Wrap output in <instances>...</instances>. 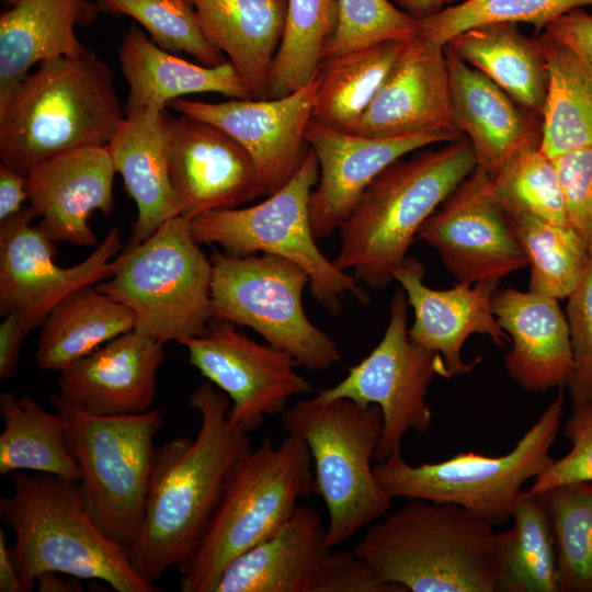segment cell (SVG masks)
<instances>
[{"mask_svg":"<svg viewBox=\"0 0 592 592\" xmlns=\"http://www.w3.org/2000/svg\"><path fill=\"white\" fill-rule=\"evenodd\" d=\"M27 200L26 177L0 164V221L19 213Z\"/></svg>","mask_w":592,"mask_h":592,"instance_id":"obj_50","label":"cell"},{"mask_svg":"<svg viewBox=\"0 0 592 592\" xmlns=\"http://www.w3.org/2000/svg\"><path fill=\"white\" fill-rule=\"evenodd\" d=\"M36 587L41 592H81L83 585L81 579L70 577L60 578L57 572H45L37 577Z\"/></svg>","mask_w":592,"mask_h":592,"instance_id":"obj_53","label":"cell"},{"mask_svg":"<svg viewBox=\"0 0 592 592\" xmlns=\"http://www.w3.org/2000/svg\"><path fill=\"white\" fill-rule=\"evenodd\" d=\"M511 519L512 527L499 532L500 592H558L556 544L545 494L524 490Z\"/></svg>","mask_w":592,"mask_h":592,"instance_id":"obj_36","label":"cell"},{"mask_svg":"<svg viewBox=\"0 0 592 592\" xmlns=\"http://www.w3.org/2000/svg\"><path fill=\"white\" fill-rule=\"evenodd\" d=\"M417 236L439 252L458 283L499 282L528 265L493 179L479 166L428 217Z\"/></svg>","mask_w":592,"mask_h":592,"instance_id":"obj_16","label":"cell"},{"mask_svg":"<svg viewBox=\"0 0 592 592\" xmlns=\"http://www.w3.org/2000/svg\"><path fill=\"white\" fill-rule=\"evenodd\" d=\"M236 325L213 319L206 330L181 344L189 362L230 399L228 419L246 432L255 431L266 415L282 414L291 398L308 394L311 384L288 353L261 344Z\"/></svg>","mask_w":592,"mask_h":592,"instance_id":"obj_14","label":"cell"},{"mask_svg":"<svg viewBox=\"0 0 592 592\" xmlns=\"http://www.w3.org/2000/svg\"><path fill=\"white\" fill-rule=\"evenodd\" d=\"M446 46L482 72L517 104L543 116L548 72L537 37L514 23H488L455 35Z\"/></svg>","mask_w":592,"mask_h":592,"instance_id":"obj_31","label":"cell"},{"mask_svg":"<svg viewBox=\"0 0 592 592\" xmlns=\"http://www.w3.org/2000/svg\"><path fill=\"white\" fill-rule=\"evenodd\" d=\"M314 493L307 444L287 435L278 446L270 437L244 452L226 479L220 499L190 559L180 570L182 592H214L227 565L276 533L300 499Z\"/></svg>","mask_w":592,"mask_h":592,"instance_id":"obj_6","label":"cell"},{"mask_svg":"<svg viewBox=\"0 0 592 592\" xmlns=\"http://www.w3.org/2000/svg\"><path fill=\"white\" fill-rule=\"evenodd\" d=\"M339 21L322 60L389 41L418 35V20L389 0H338Z\"/></svg>","mask_w":592,"mask_h":592,"instance_id":"obj_43","label":"cell"},{"mask_svg":"<svg viewBox=\"0 0 592 592\" xmlns=\"http://www.w3.org/2000/svg\"><path fill=\"white\" fill-rule=\"evenodd\" d=\"M453 116L469 139L477 166L491 177L517 151L542 143L543 118L445 46Z\"/></svg>","mask_w":592,"mask_h":592,"instance_id":"obj_25","label":"cell"},{"mask_svg":"<svg viewBox=\"0 0 592 592\" xmlns=\"http://www.w3.org/2000/svg\"><path fill=\"white\" fill-rule=\"evenodd\" d=\"M81 477L82 504L93 523L127 554L141 531L161 409L117 417H90L55 408Z\"/></svg>","mask_w":592,"mask_h":592,"instance_id":"obj_11","label":"cell"},{"mask_svg":"<svg viewBox=\"0 0 592 592\" xmlns=\"http://www.w3.org/2000/svg\"><path fill=\"white\" fill-rule=\"evenodd\" d=\"M544 494L555 536L558 592H592V481Z\"/></svg>","mask_w":592,"mask_h":592,"instance_id":"obj_39","label":"cell"},{"mask_svg":"<svg viewBox=\"0 0 592 592\" xmlns=\"http://www.w3.org/2000/svg\"><path fill=\"white\" fill-rule=\"evenodd\" d=\"M287 435L303 440L314 467V492L328 511L326 542L334 548L387 514L392 498L374 473L383 417L376 405L346 398L300 400L281 414Z\"/></svg>","mask_w":592,"mask_h":592,"instance_id":"obj_7","label":"cell"},{"mask_svg":"<svg viewBox=\"0 0 592 592\" xmlns=\"http://www.w3.org/2000/svg\"><path fill=\"white\" fill-rule=\"evenodd\" d=\"M0 323V380L11 378L19 366L21 345L29 334L19 310L3 316Z\"/></svg>","mask_w":592,"mask_h":592,"instance_id":"obj_49","label":"cell"},{"mask_svg":"<svg viewBox=\"0 0 592 592\" xmlns=\"http://www.w3.org/2000/svg\"><path fill=\"white\" fill-rule=\"evenodd\" d=\"M125 121L110 66L87 48L38 67L0 106V160L27 175L57 155L106 146Z\"/></svg>","mask_w":592,"mask_h":592,"instance_id":"obj_3","label":"cell"},{"mask_svg":"<svg viewBox=\"0 0 592 592\" xmlns=\"http://www.w3.org/2000/svg\"><path fill=\"white\" fill-rule=\"evenodd\" d=\"M164 360L162 343L128 331L61 371L50 403L90 417L144 413L155 400Z\"/></svg>","mask_w":592,"mask_h":592,"instance_id":"obj_20","label":"cell"},{"mask_svg":"<svg viewBox=\"0 0 592 592\" xmlns=\"http://www.w3.org/2000/svg\"><path fill=\"white\" fill-rule=\"evenodd\" d=\"M0 591L24 592L11 549L7 545V536L2 528H0Z\"/></svg>","mask_w":592,"mask_h":592,"instance_id":"obj_51","label":"cell"},{"mask_svg":"<svg viewBox=\"0 0 592 592\" xmlns=\"http://www.w3.org/2000/svg\"><path fill=\"white\" fill-rule=\"evenodd\" d=\"M476 167L467 137L394 161L365 189L338 229L335 265L352 270L371 288H386L422 224Z\"/></svg>","mask_w":592,"mask_h":592,"instance_id":"obj_4","label":"cell"},{"mask_svg":"<svg viewBox=\"0 0 592 592\" xmlns=\"http://www.w3.org/2000/svg\"><path fill=\"white\" fill-rule=\"evenodd\" d=\"M562 43L592 76V15L582 9L572 10L545 29Z\"/></svg>","mask_w":592,"mask_h":592,"instance_id":"obj_48","label":"cell"},{"mask_svg":"<svg viewBox=\"0 0 592 592\" xmlns=\"http://www.w3.org/2000/svg\"><path fill=\"white\" fill-rule=\"evenodd\" d=\"M209 42L232 64L253 99H265L286 19V0H192Z\"/></svg>","mask_w":592,"mask_h":592,"instance_id":"obj_30","label":"cell"},{"mask_svg":"<svg viewBox=\"0 0 592 592\" xmlns=\"http://www.w3.org/2000/svg\"><path fill=\"white\" fill-rule=\"evenodd\" d=\"M169 180L178 215L187 220L264 196L246 149L216 125L184 114L170 116Z\"/></svg>","mask_w":592,"mask_h":592,"instance_id":"obj_18","label":"cell"},{"mask_svg":"<svg viewBox=\"0 0 592 592\" xmlns=\"http://www.w3.org/2000/svg\"><path fill=\"white\" fill-rule=\"evenodd\" d=\"M214 319L251 328L267 344L291 354L310 371L340 362L337 342L307 317L303 294L309 275L274 254L210 255Z\"/></svg>","mask_w":592,"mask_h":592,"instance_id":"obj_12","label":"cell"},{"mask_svg":"<svg viewBox=\"0 0 592 592\" xmlns=\"http://www.w3.org/2000/svg\"><path fill=\"white\" fill-rule=\"evenodd\" d=\"M305 136L319 162V179L309 202L317 240L340 228L365 189L394 161L425 146L465 137L446 132L373 137L337 130L315 121Z\"/></svg>","mask_w":592,"mask_h":592,"instance_id":"obj_19","label":"cell"},{"mask_svg":"<svg viewBox=\"0 0 592 592\" xmlns=\"http://www.w3.org/2000/svg\"><path fill=\"white\" fill-rule=\"evenodd\" d=\"M563 401L560 392L504 455L459 453L437 463L410 465L399 449L374 465L375 476L392 499L453 503L494 527L504 525L524 492L523 485L554 460L550 449L560 429Z\"/></svg>","mask_w":592,"mask_h":592,"instance_id":"obj_10","label":"cell"},{"mask_svg":"<svg viewBox=\"0 0 592 592\" xmlns=\"http://www.w3.org/2000/svg\"><path fill=\"white\" fill-rule=\"evenodd\" d=\"M537 38L548 72L540 149L555 159L592 147V76L549 32Z\"/></svg>","mask_w":592,"mask_h":592,"instance_id":"obj_35","label":"cell"},{"mask_svg":"<svg viewBox=\"0 0 592 592\" xmlns=\"http://www.w3.org/2000/svg\"><path fill=\"white\" fill-rule=\"evenodd\" d=\"M425 267L408 257L395 272L412 307L414 320L408 330L411 341L433 351L444 365V378L469 373L480 362L462 358V349L474 333L485 334L499 348L510 338L492 311V296L499 282L457 283L449 289H433L424 284Z\"/></svg>","mask_w":592,"mask_h":592,"instance_id":"obj_22","label":"cell"},{"mask_svg":"<svg viewBox=\"0 0 592 592\" xmlns=\"http://www.w3.org/2000/svg\"><path fill=\"white\" fill-rule=\"evenodd\" d=\"M201 417L194 439L178 437L156 447L139 536L128 551L135 570L155 583L190 559L228 474L250 447L248 432L228 419L229 397L210 382L190 396Z\"/></svg>","mask_w":592,"mask_h":592,"instance_id":"obj_1","label":"cell"},{"mask_svg":"<svg viewBox=\"0 0 592 592\" xmlns=\"http://www.w3.org/2000/svg\"><path fill=\"white\" fill-rule=\"evenodd\" d=\"M591 253H592V248H591V250H590V254H591Z\"/></svg>","mask_w":592,"mask_h":592,"instance_id":"obj_54","label":"cell"},{"mask_svg":"<svg viewBox=\"0 0 592 592\" xmlns=\"http://www.w3.org/2000/svg\"><path fill=\"white\" fill-rule=\"evenodd\" d=\"M492 311L511 340L503 356L509 376L528 391L567 387L573 357L568 321L558 299L497 288Z\"/></svg>","mask_w":592,"mask_h":592,"instance_id":"obj_24","label":"cell"},{"mask_svg":"<svg viewBox=\"0 0 592 592\" xmlns=\"http://www.w3.org/2000/svg\"><path fill=\"white\" fill-rule=\"evenodd\" d=\"M115 173L107 145L70 150L35 164L26 175V193L41 217L39 228L56 243L99 244L89 219L94 212L111 215Z\"/></svg>","mask_w":592,"mask_h":592,"instance_id":"obj_23","label":"cell"},{"mask_svg":"<svg viewBox=\"0 0 592 592\" xmlns=\"http://www.w3.org/2000/svg\"><path fill=\"white\" fill-rule=\"evenodd\" d=\"M112 275L95 284L127 306L134 330L162 344L202 334L214 319L210 258L194 240L190 220L175 216L147 240L127 246Z\"/></svg>","mask_w":592,"mask_h":592,"instance_id":"obj_8","label":"cell"},{"mask_svg":"<svg viewBox=\"0 0 592 592\" xmlns=\"http://www.w3.org/2000/svg\"><path fill=\"white\" fill-rule=\"evenodd\" d=\"M592 0H465L418 20V35L441 46L457 34L488 23H528L543 31L559 16Z\"/></svg>","mask_w":592,"mask_h":592,"instance_id":"obj_40","label":"cell"},{"mask_svg":"<svg viewBox=\"0 0 592 592\" xmlns=\"http://www.w3.org/2000/svg\"><path fill=\"white\" fill-rule=\"evenodd\" d=\"M312 592H405V590L380 581L353 550L331 549L321 565Z\"/></svg>","mask_w":592,"mask_h":592,"instance_id":"obj_47","label":"cell"},{"mask_svg":"<svg viewBox=\"0 0 592 592\" xmlns=\"http://www.w3.org/2000/svg\"><path fill=\"white\" fill-rule=\"evenodd\" d=\"M563 195L568 223L592 248V147L554 159Z\"/></svg>","mask_w":592,"mask_h":592,"instance_id":"obj_46","label":"cell"},{"mask_svg":"<svg viewBox=\"0 0 592 592\" xmlns=\"http://www.w3.org/2000/svg\"><path fill=\"white\" fill-rule=\"evenodd\" d=\"M100 11L127 15L140 23L150 39L173 53H186L198 64L217 66L224 54L205 35L192 0H95Z\"/></svg>","mask_w":592,"mask_h":592,"instance_id":"obj_41","label":"cell"},{"mask_svg":"<svg viewBox=\"0 0 592 592\" xmlns=\"http://www.w3.org/2000/svg\"><path fill=\"white\" fill-rule=\"evenodd\" d=\"M454 0H392L402 11L420 20L452 5Z\"/></svg>","mask_w":592,"mask_h":592,"instance_id":"obj_52","label":"cell"},{"mask_svg":"<svg viewBox=\"0 0 592 592\" xmlns=\"http://www.w3.org/2000/svg\"><path fill=\"white\" fill-rule=\"evenodd\" d=\"M0 415L1 475L26 470L80 480L81 471L67 446L65 423L57 411L48 412L29 395L15 398L4 391Z\"/></svg>","mask_w":592,"mask_h":592,"instance_id":"obj_34","label":"cell"},{"mask_svg":"<svg viewBox=\"0 0 592 592\" xmlns=\"http://www.w3.org/2000/svg\"><path fill=\"white\" fill-rule=\"evenodd\" d=\"M353 553L378 579L411 592H500L496 527L453 503L407 499L372 524Z\"/></svg>","mask_w":592,"mask_h":592,"instance_id":"obj_2","label":"cell"},{"mask_svg":"<svg viewBox=\"0 0 592 592\" xmlns=\"http://www.w3.org/2000/svg\"><path fill=\"white\" fill-rule=\"evenodd\" d=\"M408 307L406 292L397 289L379 343L350 367L342 380L316 394L323 400L346 398L363 406L380 408L383 430L376 451L378 460L401 449L403 436L409 431L425 433L430 429L432 411L426 402L428 390L436 375L444 378L441 357L410 340Z\"/></svg>","mask_w":592,"mask_h":592,"instance_id":"obj_13","label":"cell"},{"mask_svg":"<svg viewBox=\"0 0 592 592\" xmlns=\"http://www.w3.org/2000/svg\"><path fill=\"white\" fill-rule=\"evenodd\" d=\"M573 369L567 385L572 406L592 401V253L577 287L567 297Z\"/></svg>","mask_w":592,"mask_h":592,"instance_id":"obj_44","label":"cell"},{"mask_svg":"<svg viewBox=\"0 0 592 592\" xmlns=\"http://www.w3.org/2000/svg\"><path fill=\"white\" fill-rule=\"evenodd\" d=\"M504 213L531 266L528 291L567 298L590 261L583 237L570 224L548 221L519 210L504 209Z\"/></svg>","mask_w":592,"mask_h":592,"instance_id":"obj_37","label":"cell"},{"mask_svg":"<svg viewBox=\"0 0 592 592\" xmlns=\"http://www.w3.org/2000/svg\"><path fill=\"white\" fill-rule=\"evenodd\" d=\"M0 15V106L34 65L77 56L87 47L76 35L100 9L91 0H4Z\"/></svg>","mask_w":592,"mask_h":592,"instance_id":"obj_27","label":"cell"},{"mask_svg":"<svg viewBox=\"0 0 592 592\" xmlns=\"http://www.w3.org/2000/svg\"><path fill=\"white\" fill-rule=\"evenodd\" d=\"M13 493L0 500V516L12 528L10 548L24 592L57 572L101 580L117 592H157L133 567L127 551L106 537L86 511L79 481L53 474H11Z\"/></svg>","mask_w":592,"mask_h":592,"instance_id":"obj_5","label":"cell"},{"mask_svg":"<svg viewBox=\"0 0 592 592\" xmlns=\"http://www.w3.org/2000/svg\"><path fill=\"white\" fill-rule=\"evenodd\" d=\"M492 179L503 209L569 224L555 161L539 146L517 151Z\"/></svg>","mask_w":592,"mask_h":592,"instance_id":"obj_42","label":"cell"},{"mask_svg":"<svg viewBox=\"0 0 592 592\" xmlns=\"http://www.w3.org/2000/svg\"><path fill=\"white\" fill-rule=\"evenodd\" d=\"M283 36L265 99L287 95L316 76L339 21L338 0H286Z\"/></svg>","mask_w":592,"mask_h":592,"instance_id":"obj_38","label":"cell"},{"mask_svg":"<svg viewBox=\"0 0 592 592\" xmlns=\"http://www.w3.org/2000/svg\"><path fill=\"white\" fill-rule=\"evenodd\" d=\"M572 447L560 459H554L539 474L527 494H539L563 485L592 481V401L572 406L562 428Z\"/></svg>","mask_w":592,"mask_h":592,"instance_id":"obj_45","label":"cell"},{"mask_svg":"<svg viewBox=\"0 0 592 592\" xmlns=\"http://www.w3.org/2000/svg\"><path fill=\"white\" fill-rule=\"evenodd\" d=\"M403 42L389 41L322 60L315 76L312 121L352 133L368 109Z\"/></svg>","mask_w":592,"mask_h":592,"instance_id":"obj_33","label":"cell"},{"mask_svg":"<svg viewBox=\"0 0 592 592\" xmlns=\"http://www.w3.org/2000/svg\"><path fill=\"white\" fill-rule=\"evenodd\" d=\"M314 77L307 84L276 99H230L219 103L183 98L168 106L225 130L249 153L269 196L296 174L310 149L306 130L312 121Z\"/></svg>","mask_w":592,"mask_h":592,"instance_id":"obj_17","label":"cell"},{"mask_svg":"<svg viewBox=\"0 0 592 592\" xmlns=\"http://www.w3.org/2000/svg\"><path fill=\"white\" fill-rule=\"evenodd\" d=\"M121 70L128 83L125 116L148 107L166 109L183 95L220 93L230 99H253L251 90L229 60L217 66L193 64L175 56L130 25L117 47Z\"/></svg>","mask_w":592,"mask_h":592,"instance_id":"obj_28","label":"cell"},{"mask_svg":"<svg viewBox=\"0 0 592 592\" xmlns=\"http://www.w3.org/2000/svg\"><path fill=\"white\" fill-rule=\"evenodd\" d=\"M431 132L463 135L454 123L445 47L417 35L403 42L352 133L400 137Z\"/></svg>","mask_w":592,"mask_h":592,"instance_id":"obj_21","label":"cell"},{"mask_svg":"<svg viewBox=\"0 0 592 592\" xmlns=\"http://www.w3.org/2000/svg\"><path fill=\"white\" fill-rule=\"evenodd\" d=\"M35 217L29 206L0 221V314L19 310L27 333L68 294L109 278L112 258L123 249L121 230L114 227L88 258L59 266L56 242L32 224Z\"/></svg>","mask_w":592,"mask_h":592,"instance_id":"obj_15","label":"cell"},{"mask_svg":"<svg viewBox=\"0 0 592 592\" xmlns=\"http://www.w3.org/2000/svg\"><path fill=\"white\" fill-rule=\"evenodd\" d=\"M134 328L135 317L127 306L93 284L82 286L64 297L41 325L36 364L60 373Z\"/></svg>","mask_w":592,"mask_h":592,"instance_id":"obj_32","label":"cell"},{"mask_svg":"<svg viewBox=\"0 0 592 592\" xmlns=\"http://www.w3.org/2000/svg\"><path fill=\"white\" fill-rule=\"evenodd\" d=\"M107 147L136 204L137 216L127 244L136 246L179 216L169 180L170 115L166 109L148 107L125 116Z\"/></svg>","mask_w":592,"mask_h":592,"instance_id":"obj_29","label":"cell"},{"mask_svg":"<svg viewBox=\"0 0 592 592\" xmlns=\"http://www.w3.org/2000/svg\"><path fill=\"white\" fill-rule=\"evenodd\" d=\"M319 179V162L310 148L296 174L261 203L219 209L190 220L198 244H217L235 257L274 254L304 269L311 297L331 316H339L346 296L371 301L361 282L325 257L316 243L309 213L310 195Z\"/></svg>","mask_w":592,"mask_h":592,"instance_id":"obj_9","label":"cell"},{"mask_svg":"<svg viewBox=\"0 0 592 592\" xmlns=\"http://www.w3.org/2000/svg\"><path fill=\"white\" fill-rule=\"evenodd\" d=\"M320 513L299 504L272 536L232 559L214 592H312L330 550Z\"/></svg>","mask_w":592,"mask_h":592,"instance_id":"obj_26","label":"cell"}]
</instances>
